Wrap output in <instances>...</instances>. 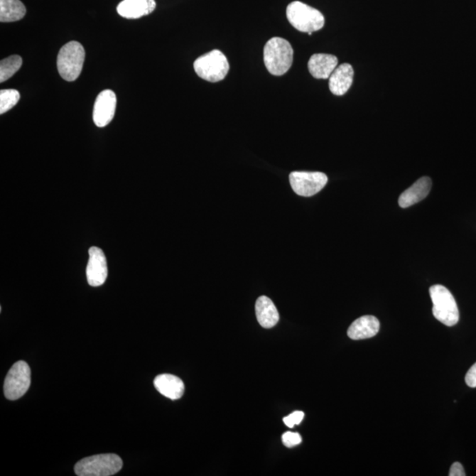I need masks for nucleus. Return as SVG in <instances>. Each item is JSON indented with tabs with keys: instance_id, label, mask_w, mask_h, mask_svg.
I'll use <instances>...</instances> for the list:
<instances>
[{
	"instance_id": "nucleus-1",
	"label": "nucleus",
	"mask_w": 476,
	"mask_h": 476,
	"mask_svg": "<svg viewBox=\"0 0 476 476\" xmlns=\"http://www.w3.org/2000/svg\"><path fill=\"white\" fill-rule=\"evenodd\" d=\"M294 50L287 40L273 38L264 47V63L271 75H285L293 64Z\"/></svg>"
},
{
	"instance_id": "nucleus-2",
	"label": "nucleus",
	"mask_w": 476,
	"mask_h": 476,
	"mask_svg": "<svg viewBox=\"0 0 476 476\" xmlns=\"http://www.w3.org/2000/svg\"><path fill=\"white\" fill-rule=\"evenodd\" d=\"M286 14L289 23L303 33L320 31L325 25V17L320 11L300 1L289 4Z\"/></svg>"
},
{
	"instance_id": "nucleus-3",
	"label": "nucleus",
	"mask_w": 476,
	"mask_h": 476,
	"mask_svg": "<svg viewBox=\"0 0 476 476\" xmlns=\"http://www.w3.org/2000/svg\"><path fill=\"white\" fill-rule=\"evenodd\" d=\"M123 461L117 454H99L85 458L75 465V470L79 476H111L121 470Z\"/></svg>"
},
{
	"instance_id": "nucleus-4",
	"label": "nucleus",
	"mask_w": 476,
	"mask_h": 476,
	"mask_svg": "<svg viewBox=\"0 0 476 476\" xmlns=\"http://www.w3.org/2000/svg\"><path fill=\"white\" fill-rule=\"evenodd\" d=\"M430 295L433 303L434 317L448 327L456 325L460 320V313L452 293L444 286L434 285L430 288Z\"/></svg>"
},
{
	"instance_id": "nucleus-5",
	"label": "nucleus",
	"mask_w": 476,
	"mask_h": 476,
	"mask_svg": "<svg viewBox=\"0 0 476 476\" xmlns=\"http://www.w3.org/2000/svg\"><path fill=\"white\" fill-rule=\"evenodd\" d=\"M85 50L78 42H70L62 47L58 56V70L67 82H75L82 71Z\"/></svg>"
},
{
	"instance_id": "nucleus-6",
	"label": "nucleus",
	"mask_w": 476,
	"mask_h": 476,
	"mask_svg": "<svg viewBox=\"0 0 476 476\" xmlns=\"http://www.w3.org/2000/svg\"><path fill=\"white\" fill-rule=\"evenodd\" d=\"M194 71L201 79L210 82H221L229 71V64L221 50H214L198 58L193 64Z\"/></svg>"
},
{
	"instance_id": "nucleus-7",
	"label": "nucleus",
	"mask_w": 476,
	"mask_h": 476,
	"mask_svg": "<svg viewBox=\"0 0 476 476\" xmlns=\"http://www.w3.org/2000/svg\"><path fill=\"white\" fill-rule=\"evenodd\" d=\"M31 384V372L28 364L24 361L17 362L7 373L4 393L10 401L18 400L27 393Z\"/></svg>"
},
{
	"instance_id": "nucleus-8",
	"label": "nucleus",
	"mask_w": 476,
	"mask_h": 476,
	"mask_svg": "<svg viewBox=\"0 0 476 476\" xmlns=\"http://www.w3.org/2000/svg\"><path fill=\"white\" fill-rule=\"evenodd\" d=\"M328 181V175L322 172L294 171L289 175L293 190L303 197H311L320 193Z\"/></svg>"
},
{
	"instance_id": "nucleus-9",
	"label": "nucleus",
	"mask_w": 476,
	"mask_h": 476,
	"mask_svg": "<svg viewBox=\"0 0 476 476\" xmlns=\"http://www.w3.org/2000/svg\"><path fill=\"white\" fill-rule=\"evenodd\" d=\"M117 97L112 90H104L95 100L93 119L95 126L104 127L112 122L115 116Z\"/></svg>"
},
{
	"instance_id": "nucleus-10",
	"label": "nucleus",
	"mask_w": 476,
	"mask_h": 476,
	"mask_svg": "<svg viewBox=\"0 0 476 476\" xmlns=\"http://www.w3.org/2000/svg\"><path fill=\"white\" fill-rule=\"evenodd\" d=\"M89 252L90 259L87 266V283L92 287H99L107 279V261L104 251L100 248L91 247Z\"/></svg>"
},
{
	"instance_id": "nucleus-11",
	"label": "nucleus",
	"mask_w": 476,
	"mask_h": 476,
	"mask_svg": "<svg viewBox=\"0 0 476 476\" xmlns=\"http://www.w3.org/2000/svg\"><path fill=\"white\" fill-rule=\"evenodd\" d=\"M156 7L155 0H123L117 7V11L120 16L126 19H140L152 13Z\"/></svg>"
},
{
	"instance_id": "nucleus-12",
	"label": "nucleus",
	"mask_w": 476,
	"mask_h": 476,
	"mask_svg": "<svg viewBox=\"0 0 476 476\" xmlns=\"http://www.w3.org/2000/svg\"><path fill=\"white\" fill-rule=\"evenodd\" d=\"M354 69L350 64H342L337 67L329 77V90L335 95L345 94L352 86Z\"/></svg>"
},
{
	"instance_id": "nucleus-13",
	"label": "nucleus",
	"mask_w": 476,
	"mask_h": 476,
	"mask_svg": "<svg viewBox=\"0 0 476 476\" xmlns=\"http://www.w3.org/2000/svg\"><path fill=\"white\" fill-rule=\"evenodd\" d=\"M337 67L338 58L331 54H314L308 62L309 72L315 79H329Z\"/></svg>"
},
{
	"instance_id": "nucleus-14",
	"label": "nucleus",
	"mask_w": 476,
	"mask_h": 476,
	"mask_svg": "<svg viewBox=\"0 0 476 476\" xmlns=\"http://www.w3.org/2000/svg\"><path fill=\"white\" fill-rule=\"evenodd\" d=\"M431 186L432 182L430 178H421L415 184L401 193L399 198V205L402 208H406L420 202L430 193Z\"/></svg>"
},
{
	"instance_id": "nucleus-15",
	"label": "nucleus",
	"mask_w": 476,
	"mask_h": 476,
	"mask_svg": "<svg viewBox=\"0 0 476 476\" xmlns=\"http://www.w3.org/2000/svg\"><path fill=\"white\" fill-rule=\"evenodd\" d=\"M380 323L374 316H362L350 325L347 335L352 340H364L374 337L379 332Z\"/></svg>"
},
{
	"instance_id": "nucleus-16",
	"label": "nucleus",
	"mask_w": 476,
	"mask_h": 476,
	"mask_svg": "<svg viewBox=\"0 0 476 476\" xmlns=\"http://www.w3.org/2000/svg\"><path fill=\"white\" fill-rule=\"evenodd\" d=\"M153 384L161 394L172 401H177L184 394L185 384L183 381L171 374L157 376Z\"/></svg>"
},
{
	"instance_id": "nucleus-17",
	"label": "nucleus",
	"mask_w": 476,
	"mask_h": 476,
	"mask_svg": "<svg viewBox=\"0 0 476 476\" xmlns=\"http://www.w3.org/2000/svg\"><path fill=\"white\" fill-rule=\"evenodd\" d=\"M256 316L264 328H272L280 320V315L272 300L263 296L259 298L255 305Z\"/></svg>"
},
{
	"instance_id": "nucleus-18",
	"label": "nucleus",
	"mask_w": 476,
	"mask_h": 476,
	"mask_svg": "<svg viewBox=\"0 0 476 476\" xmlns=\"http://www.w3.org/2000/svg\"><path fill=\"white\" fill-rule=\"evenodd\" d=\"M27 10L21 0H0V21L13 23L26 16Z\"/></svg>"
},
{
	"instance_id": "nucleus-19",
	"label": "nucleus",
	"mask_w": 476,
	"mask_h": 476,
	"mask_svg": "<svg viewBox=\"0 0 476 476\" xmlns=\"http://www.w3.org/2000/svg\"><path fill=\"white\" fill-rule=\"evenodd\" d=\"M23 65V58L18 55H13L1 60L0 63V82L3 83L9 80L20 70Z\"/></svg>"
},
{
	"instance_id": "nucleus-20",
	"label": "nucleus",
	"mask_w": 476,
	"mask_h": 476,
	"mask_svg": "<svg viewBox=\"0 0 476 476\" xmlns=\"http://www.w3.org/2000/svg\"><path fill=\"white\" fill-rule=\"evenodd\" d=\"M19 91L16 90H2L0 91V114L9 112L20 100Z\"/></svg>"
},
{
	"instance_id": "nucleus-21",
	"label": "nucleus",
	"mask_w": 476,
	"mask_h": 476,
	"mask_svg": "<svg viewBox=\"0 0 476 476\" xmlns=\"http://www.w3.org/2000/svg\"><path fill=\"white\" fill-rule=\"evenodd\" d=\"M283 443L286 448H291L302 443V437L295 432L288 431L283 435Z\"/></svg>"
},
{
	"instance_id": "nucleus-22",
	"label": "nucleus",
	"mask_w": 476,
	"mask_h": 476,
	"mask_svg": "<svg viewBox=\"0 0 476 476\" xmlns=\"http://www.w3.org/2000/svg\"><path fill=\"white\" fill-rule=\"evenodd\" d=\"M303 417H305V413L302 411H296L292 413L291 415L284 417L283 422L288 428H293L295 426H298L301 423Z\"/></svg>"
},
{
	"instance_id": "nucleus-23",
	"label": "nucleus",
	"mask_w": 476,
	"mask_h": 476,
	"mask_svg": "<svg viewBox=\"0 0 476 476\" xmlns=\"http://www.w3.org/2000/svg\"><path fill=\"white\" fill-rule=\"evenodd\" d=\"M465 380H466L468 386L472 388L476 387V362L472 366L470 371L467 372Z\"/></svg>"
},
{
	"instance_id": "nucleus-24",
	"label": "nucleus",
	"mask_w": 476,
	"mask_h": 476,
	"mask_svg": "<svg viewBox=\"0 0 476 476\" xmlns=\"http://www.w3.org/2000/svg\"><path fill=\"white\" fill-rule=\"evenodd\" d=\"M450 476H465L466 475V473H465L464 468L463 467V465H461L459 463H455L453 464V466L451 467V470H450Z\"/></svg>"
}]
</instances>
